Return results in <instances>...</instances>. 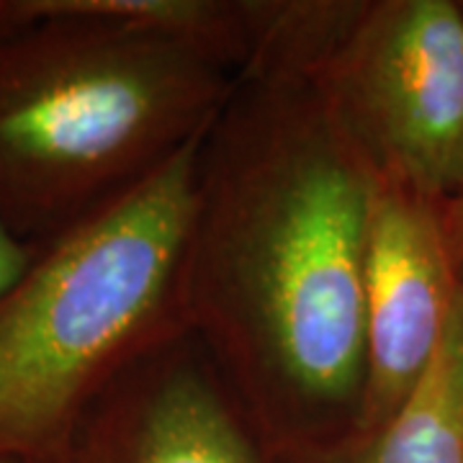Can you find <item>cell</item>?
I'll list each match as a JSON object with an SVG mask.
<instances>
[{
	"label": "cell",
	"instance_id": "11",
	"mask_svg": "<svg viewBox=\"0 0 463 463\" xmlns=\"http://www.w3.org/2000/svg\"><path fill=\"white\" fill-rule=\"evenodd\" d=\"M461 3H463V0H461Z\"/></svg>",
	"mask_w": 463,
	"mask_h": 463
},
{
	"label": "cell",
	"instance_id": "5",
	"mask_svg": "<svg viewBox=\"0 0 463 463\" xmlns=\"http://www.w3.org/2000/svg\"><path fill=\"white\" fill-rule=\"evenodd\" d=\"M446 199L379 175L365 245V371L358 430L392 422L420 392L446 343L461 283Z\"/></svg>",
	"mask_w": 463,
	"mask_h": 463
},
{
	"label": "cell",
	"instance_id": "2",
	"mask_svg": "<svg viewBox=\"0 0 463 463\" xmlns=\"http://www.w3.org/2000/svg\"><path fill=\"white\" fill-rule=\"evenodd\" d=\"M232 88L103 0H0V224L47 245L196 145Z\"/></svg>",
	"mask_w": 463,
	"mask_h": 463
},
{
	"label": "cell",
	"instance_id": "6",
	"mask_svg": "<svg viewBox=\"0 0 463 463\" xmlns=\"http://www.w3.org/2000/svg\"><path fill=\"white\" fill-rule=\"evenodd\" d=\"M57 463H273L191 327L127 365L80 414Z\"/></svg>",
	"mask_w": 463,
	"mask_h": 463
},
{
	"label": "cell",
	"instance_id": "10",
	"mask_svg": "<svg viewBox=\"0 0 463 463\" xmlns=\"http://www.w3.org/2000/svg\"><path fill=\"white\" fill-rule=\"evenodd\" d=\"M0 463H21V461H14V458H3V456H0Z\"/></svg>",
	"mask_w": 463,
	"mask_h": 463
},
{
	"label": "cell",
	"instance_id": "1",
	"mask_svg": "<svg viewBox=\"0 0 463 463\" xmlns=\"http://www.w3.org/2000/svg\"><path fill=\"white\" fill-rule=\"evenodd\" d=\"M376 185L307 80H234L201 137L185 322L273 463L358 432Z\"/></svg>",
	"mask_w": 463,
	"mask_h": 463
},
{
	"label": "cell",
	"instance_id": "4",
	"mask_svg": "<svg viewBox=\"0 0 463 463\" xmlns=\"http://www.w3.org/2000/svg\"><path fill=\"white\" fill-rule=\"evenodd\" d=\"M312 85L376 175L463 188V3L365 0Z\"/></svg>",
	"mask_w": 463,
	"mask_h": 463
},
{
	"label": "cell",
	"instance_id": "8",
	"mask_svg": "<svg viewBox=\"0 0 463 463\" xmlns=\"http://www.w3.org/2000/svg\"><path fill=\"white\" fill-rule=\"evenodd\" d=\"M42 245L21 240L18 234L0 224V297L11 291L16 281L32 268Z\"/></svg>",
	"mask_w": 463,
	"mask_h": 463
},
{
	"label": "cell",
	"instance_id": "7",
	"mask_svg": "<svg viewBox=\"0 0 463 463\" xmlns=\"http://www.w3.org/2000/svg\"><path fill=\"white\" fill-rule=\"evenodd\" d=\"M279 463H463V291L430 376L392 422Z\"/></svg>",
	"mask_w": 463,
	"mask_h": 463
},
{
	"label": "cell",
	"instance_id": "3",
	"mask_svg": "<svg viewBox=\"0 0 463 463\" xmlns=\"http://www.w3.org/2000/svg\"><path fill=\"white\" fill-rule=\"evenodd\" d=\"M199 145L42 245L0 297V456L57 463L80 414L188 327L185 240Z\"/></svg>",
	"mask_w": 463,
	"mask_h": 463
},
{
	"label": "cell",
	"instance_id": "9",
	"mask_svg": "<svg viewBox=\"0 0 463 463\" xmlns=\"http://www.w3.org/2000/svg\"><path fill=\"white\" fill-rule=\"evenodd\" d=\"M446 224L448 237H450V248H453V260H456V270H458V283L463 291V188L446 199Z\"/></svg>",
	"mask_w": 463,
	"mask_h": 463
}]
</instances>
